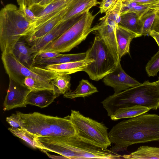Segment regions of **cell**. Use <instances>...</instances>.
<instances>
[{
    "label": "cell",
    "instance_id": "1",
    "mask_svg": "<svg viewBox=\"0 0 159 159\" xmlns=\"http://www.w3.org/2000/svg\"><path fill=\"white\" fill-rule=\"evenodd\" d=\"M114 145L110 148L116 153L135 144L159 141V115L145 113L123 120L108 132Z\"/></svg>",
    "mask_w": 159,
    "mask_h": 159
},
{
    "label": "cell",
    "instance_id": "2",
    "mask_svg": "<svg viewBox=\"0 0 159 159\" xmlns=\"http://www.w3.org/2000/svg\"><path fill=\"white\" fill-rule=\"evenodd\" d=\"M42 150L57 153L67 159H116L122 156L114 153L78 131L75 135L54 137L38 136Z\"/></svg>",
    "mask_w": 159,
    "mask_h": 159
},
{
    "label": "cell",
    "instance_id": "3",
    "mask_svg": "<svg viewBox=\"0 0 159 159\" xmlns=\"http://www.w3.org/2000/svg\"><path fill=\"white\" fill-rule=\"evenodd\" d=\"M109 116L120 107L135 105L156 110L159 108V81H145L107 97L101 102Z\"/></svg>",
    "mask_w": 159,
    "mask_h": 159
},
{
    "label": "cell",
    "instance_id": "4",
    "mask_svg": "<svg viewBox=\"0 0 159 159\" xmlns=\"http://www.w3.org/2000/svg\"><path fill=\"white\" fill-rule=\"evenodd\" d=\"M16 113L19 116L21 128L37 137L67 136L78 132L75 125L66 117L51 116L36 112Z\"/></svg>",
    "mask_w": 159,
    "mask_h": 159
},
{
    "label": "cell",
    "instance_id": "5",
    "mask_svg": "<svg viewBox=\"0 0 159 159\" xmlns=\"http://www.w3.org/2000/svg\"><path fill=\"white\" fill-rule=\"evenodd\" d=\"M31 22L12 4H7L0 11V47L2 52H12L20 38L29 29Z\"/></svg>",
    "mask_w": 159,
    "mask_h": 159
},
{
    "label": "cell",
    "instance_id": "6",
    "mask_svg": "<svg viewBox=\"0 0 159 159\" xmlns=\"http://www.w3.org/2000/svg\"><path fill=\"white\" fill-rule=\"evenodd\" d=\"M98 13L93 15L89 11L84 13L63 34L39 52L51 51L61 53L70 52L84 41L90 33L96 30L95 26L91 28V25Z\"/></svg>",
    "mask_w": 159,
    "mask_h": 159
},
{
    "label": "cell",
    "instance_id": "7",
    "mask_svg": "<svg viewBox=\"0 0 159 159\" xmlns=\"http://www.w3.org/2000/svg\"><path fill=\"white\" fill-rule=\"evenodd\" d=\"M1 59L6 72L9 78L23 86L26 77L43 82H51L59 74L44 67L27 66L21 62L13 52H2Z\"/></svg>",
    "mask_w": 159,
    "mask_h": 159
},
{
    "label": "cell",
    "instance_id": "8",
    "mask_svg": "<svg viewBox=\"0 0 159 159\" xmlns=\"http://www.w3.org/2000/svg\"><path fill=\"white\" fill-rule=\"evenodd\" d=\"M86 59H94L83 70L90 79L98 81L115 69L117 64L106 45L98 34L91 47L86 52Z\"/></svg>",
    "mask_w": 159,
    "mask_h": 159
},
{
    "label": "cell",
    "instance_id": "9",
    "mask_svg": "<svg viewBox=\"0 0 159 159\" xmlns=\"http://www.w3.org/2000/svg\"><path fill=\"white\" fill-rule=\"evenodd\" d=\"M66 117L73 123L79 132L90 139L106 148L111 146L108 128L103 124L74 110Z\"/></svg>",
    "mask_w": 159,
    "mask_h": 159
},
{
    "label": "cell",
    "instance_id": "10",
    "mask_svg": "<svg viewBox=\"0 0 159 159\" xmlns=\"http://www.w3.org/2000/svg\"><path fill=\"white\" fill-rule=\"evenodd\" d=\"M100 21L95 25L98 35L106 45L116 64L120 62L116 30L117 25L114 22L104 18H100Z\"/></svg>",
    "mask_w": 159,
    "mask_h": 159
},
{
    "label": "cell",
    "instance_id": "11",
    "mask_svg": "<svg viewBox=\"0 0 159 159\" xmlns=\"http://www.w3.org/2000/svg\"><path fill=\"white\" fill-rule=\"evenodd\" d=\"M103 82L106 85L112 88L115 93H118L141 83L131 77L124 71L120 62L112 72L105 76Z\"/></svg>",
    "mask_w": 159,
    "mask_h": 159
},
{
    "label": "cell",
    "instance_id": "12",
    "mask_svg": "<svg viewBox=\"0 0 159 159\" xmlns=\"http://www.w3.org/2000/svg\"><path fill=\"white\" fill-rule=\"evenodd\" d=\"M9 80L8 88L3 102V110L26 107V99L31 91L25 86L20 84L10 78Z\"/></svg>",
    "mask_w": 159,
    "mask_h": 159
},
{
    "label": "cell",
    "instance_id": "13",
    "mask_svg": "<svg viewBox=\"0 0 159 159\" xmlns=\"http://www.w3.org/2000/svg\"><path fill=\"white\" fill-rule=\"evenodd\" d=\"M80 17L61 22L47 34L31 43L30 44L32 53L34 54L41 51L49 43L63 34Z\"/></svg>",
    "mask_w": 159,
    "mask_h": 159
},
{
    "label": "cell",
    "instance_id": "14",
    "mask_svg": "<svg viewBox=\"0 0 159 159\" xmlns=\"http://www.w3.org/2000/svg\"><path fill=\"white\" fill-rule=\"evenodd\" d=\"M99 2L98 0H72L61 22L80 17Z\"/></svg>",
    "mask_w": 159,
    "mask_h": 159
},
{
    "label": "cell",
    "instance_id": "15",
    "mask_svg": "<svg viewBox=\"0 0 159 159\" xmlns=\"http://www.w3.org/2000/svg\"><path fill=\"white\" fill-rule=\"evenodd\" d=\"M59 96L52 90L31 91L26 97L25 103L26 105H33L43 108L50 105Z\"/></svg>",
    "mask_w": 159,
    "mask_h": 159
},
{
    "label": "cell",
    "instance_id": "16",
    "mask_svg": "<svg viewBox=\"0 0 159 159\" xmlns=\"http://www.w3.org/2000/svg\"><path fill=\"white\" fill-rule=\"evenodd\" d=\"M94 61L93 59L85 58L77 61L48 65L44 67L48 70L55 71L58 74H70L83 71Z\"/></svg>",
    "mask_w": 159,
    "mask_h": 159
},
{
    "label": "cell",
    "instance_id": "17",
    "mask_svg": "<svg viewBox=\"0 0 159 159\" xmlns=\"http://www.w3.org/2000/svg\"><path fill=\"white\" fill-rule=\"evenodd\" d=\"M116 37L120 58L129 54L130 44L132 39L141 36L118 24L116 27Z\"/></svg>",
    "mask_w": 159,
    "mask_h": 159
},
{
    "label": "cell",
    "instance_id": "18",
    "mask_svg": "<svg viewBox=\"0 0 159 159\" xmlns=\"http://www.w3.org/2000/svg\"><path fill=\"white\" fill-rule=\"evenodd\" d=\"M69 5L61 13L45 23L37 30L24 37L25 41L30 44L49 32L61 22L63 16L67 11Z\"/></svg>",
    "mask_w": 159,
    "mask_h": 159
},
{
    "label": "cell",
    "instance_id": "19",
    "mask_svg": "<svg viewBox=\"0 0 159 159\" xmlns=\"http://www.w3.org/2000/svg\"><path fill=\"white\" fill-rule=\"evenodd\" d=\"M72 0H56L49 4L41 6L34 4L30 8L37 18L40 17L66 8Z\"/></svg>",
    "mask_w": 159,
    "mask_h": 159
},
{
    "label": "cell",
    "instance_id": "20",
    "mask_svg": "<svg viewBox=\"0 0 159 159\" xmlns=\"http://www.w3.org/2000/svg\"><path fill=\"white\" fill-rule=\"evenodd\" d=\"M151 110L148 107L138 105L120 107L116 110L110 117L113 120L130 118L146 113Z\"/></svg>",
    "mask_w": 159,
    "mask_h": 159
},
{
    "label": "cell",
    "instance_id": "21",
    "mask_svg": "<svg viewBox=\"0 0 159 159\" xmlns=\"http://www.w3.org/2000/svg\"><path fill=\"white\" fill-rule=\"evenodd\" d=\"M86 52L71 54H62L60 56L50 59L40 60L34 61L33 65H47L71 62L77 61L85 59Z\"/></svg>",
    "mask_w": 159,
    "mask_h": 159
},
{
    "label": "cell",
    "instance_id": "22",
    "mask_svg": "<svg viewBox=\"0 0 159 159\" xmlns=\"http://www.w3.org/2000/svg\"><path fill=\"white\" fill-rule=\"evenodd\" d=\"M98 92L97 88L88 80L82 79L75 90H70L64 94L63 96L70 99L78 97L84 98Z\"/></svg>",
    "mask_w": 159,
    "mask_h": 159
},
{
    "label": "cell",
    "instance_id": "23",
    "mask_svg": "<svg viewBox=\"0 0 159 159\" xmlns=\"http://www.w3.org/2000/svg\"><path fill=\"white\" fill-rule=\"evenodd\" d=\"M12 52L22 63L27 66L33 65L34 54L25 41L19 40L15 45Z\"/></svg>",
    "mask_w": 159,
    "mask_h": 159
},
{
    "label": "cell",
    "instance_id": "24",
    "mask_svg": "<svg viewBox=\"0 0 159 159\" xmlns=\"http://www.w3.org/2000/svg\"><path fill=\"white\" fill-rule=\"evenodd\" d=\"M123 158L129 159H159V147L142 146L129 154L122 156Z\"/></svg>",
    "mask_w": 159,
    "mask_h": 159
},
{
    "label": "cell",
    "instance_id": "25",
    "mask_svg": "<svg viewBox=\"0 0 159 159\" xmlns=\"http://www.w3.org/2000/svg\"><path fill=\"white\" fill-rule=\"evenodd\" d=\"M140 19L135 13H127L121 16L119 24L141 36L142 26Z\"/></svg>",
    "mask_w": 159,
    "mask_h": 159
},
{
    "label": "cell",
    "instance_id": "26",
    "mask_svg": "<svg viewBox=\"0 0 159 159\" xmlns=\"http://www.w3.org/2000/svg\"><path fill=\"white\" fill-rule=\"evenodd\" d=\"M71 77L70 74H59L51 83L54 93L60 95H64L70 90Z\"/></svg>",
    "mask_w": 159,
    "mask_h": 159
},
{
    "label": "cell",
    "instance_id": "27",
    "mask_svg": "<svg viewBox=\"0 0 159 159\" xmlns=\"http://www.w3.org/2000/svg\"><path fill=\"white\" fill-rule=\"evenodd\" d=\"M8 129L15 136L21 139L32 148L42 150L41 146L36 141L37 137L22 128L9 127Z\"/></svg>",
    "mask_w": 159,
    "mask_h": 159
},
{
    "label": "cell",
    "instance_id": "28",
    "mask_svg": "<svg viewBox=\"0 0 159 159\" xmlns=\"http://www.w3.org/2000/svg\"><path fill=\"white\" fill-rule=\"evenodd\" d=\"M157 11L149 9L140 19L142 26V36L149 35L152 25L157 15Z\"/></svg>",
    "mask_w": 159,
    "mask_h": 159
},
{
    "label": "cell",
    "instance_id": "29",
    "mask_svg": "<svg viewBox=\"0 0 159 159\" xmlns=\"http://www.w3.org/2000/svg\"><path fill=\"white\" fill-rule=\"evenodd\" d=\"M24 84L31 91L45 90L53 91V88L51 82L41 81L31 77H26L24 80Z\"/></svg>",
    "mask_w": 159,
    "mask_h": 159
},
{
    "label": "cell",
    "instance_id": "30",
    "mask_svg": "<svg viewBox=\"0 0 159 159\" xmlns=\"http://www.w3.org/2000/svg\"><path fill=\"white\" fill-rule=\"evenodd\" d=\"M145 70L149 77L157 75L159 71V50L148 62Z\"/></svg>",
    "mask_w": 159,
    "mask_h": 159
},
{
    "label": "cell",
    "instance_id": "31",
    "mask_svg": "<svg viewBox=\"0 0 159 159\" xmlns=\"http://www.w3.org/2000/svg\"><path fill=\"white\" fill-rule=\"evenodd\" d=\"M122 6V0H120L116 6L112 9L106 13L104 18L114 22L117 25L121 20V13Z\"/></svg>",
    "mask_w": 159,
    "mask_h": 159
},
{
    "label": "cell",
    "instance_id": "32",
    "mask_svg": "<svg viewBox=\"0 0 159 159\" xmlns=\"http://www.w3.org/2000/svg\"><path fill=\"white\" fill-rule=\"evenodd\" d=\"M120 0H102L99 2V11L98 12L106 13L113 8Z\"/></svg>",
    "mask_w": 159,
    "mask_h": 159
},
{
    "label": "cell",
    "instance_id": "33",
    "mask_svg": "<svg viewBox=\"0 0 159 159\" xmlns=\"http://www.w3.org/2000/svg\"><path fill=\"white\" fill-rule=\"evenodd\" d=\"M62 54L51 51L38 52L34 54V61L38 60L50 59L58 57Z\"/></svg>",
    "mask_w": 159,
    "mask_h": 159
},
{
    "label": "cell",
    "instance_id": "34",
    "mask_svg": "<svg viewBox=\"0 0 159 159\" xmlns=\"http://www.w3.org/2000/svg\"><path fill=\"white\" fill-rule=\"evenodd\" d=\"M149 5H137L128 10L125 13L129 12L135 13L140 18L149 10Z\"/></svg>",
    "mask_w": 159,
    "mask_h": 159
},
{
    "label": "cell",
    "instance_id": "35",
    "mask_svg": "<svg viewBox=\"0 0 159 159\" xmlns=\"http://www.w3.org/2000/svg\"><path fill=\"white\" fill-rule=\"evenodd\" d=\"M19 8L22 11L25 16L32 23L34 22L37 20V17L34 12L29 7L26 6L22 4L19 5Z\"/></svg>",
    "mask_w": 159,
    "mask_h": 159
},
{
    "label": "cell",
    "instance_id": "36",
    "mask_svg": "<svg viewBox=\"0 0 159 159\" xmlns=\"http://www.w3.org/2000/svg\"><path fill=\"white\" fill-rule=\"evenodd\" d=\"M6 120L11 127L21 128L19 116L16 113L12 114L11 116L6 117Z\"/></svg>",
    "mask_w": 159,
    "mask_h": 159
},
{
    "label": "cell",
    "instance_id": "37",
    "mask_svg": "<svg viewBox=\"0 0 159 159\" xmlns=\"http://www.w3.org/2000/svg\"><path fill=\"white\" fill-rule=\"evenodd\" d=\"M123 3L134 2L139 5H151L159 1V0H122Z\"/></svg>",
    "mask_w": 159,
    "mask_h": 159
},
{
    "label": "cell",
    "instance_id": "38",
    "mask_svg": "<svg viewBox=\"0 0 159 159\" xmlns=\"http://www.w3.org/2000/svg\"><path fill=\"white\" fill-rule=\"evenodd\" d=\"M18 4H24L30 8L34 4V0H17Z\"/></svg>",
    "mask_w": 159,
    "mask_h": 159
},
{
    "label": "cell",
    "instance_id": "39",
    "mask_svg": "<svg viewBox=\"0 0 159 159\" xmlns=\"http://www.w3.org/2000/svg\"><path fill=\"white\" fill-rule=\"evenodd\" d=\"M151 30H153L159 33V16L157 15L152 25Z\"/></svg>",
    "mask_w": 159,
    "mask_h": 159
},
{
    "label": "cell",
    "instance_id": "40",
    "mask_svg": "<svg viewBox=\"0 0 159 159\" xmlns=\"http://www.w3.org/2000/svg\"><path fill=\"white\" fill-rule=\"evenodd\" d=\"M149 35L155 39L159 47V33L153 30H151L149 32Z\"/></svg>",
    "mask_w": 159,
    "mask_h": 159
},
{
    "label": "cell",
    "instance_id": "41",
    "mask_svg": "<svg viewBox=\"0 0 159 159\" xmlns=\"http://www.w3.org/2000/svg\"><path fill=\"white\" fill-rule=\"evenodd\" d=\"M149 9H153L157 11H159V1L149 6Z\"/></svg>",
    "mask_w": 159,
    "mask_h": 159
},
{
    "label": "cell",
    "instance_id": "42",
    "mask_svg": "<svg viewBox=\"0 0 159 159\" xmlns=\"http://www.w3.org/2000/svg\"><path fill=\"white\" fill-rule=\"evenodd\" d=\"M41 151L44 152L50 158L55 159H67L66 157L62 156H57L55 155H52L50 154L48 152L46 151L43 150H42Z\"/></svg>",
    "mask_w": 159,
    "mask_h": 159
},
{
    "label": "cell",
    "instance_id": "43",
    "mask_svg": "<svg viewBox=\"0 0 159 159\" xmlns=\"http://www.w3.org/2000/svg\"><path fill=\"white\" fill-rule=\"evenodd\" d=\"M55 0H43L41 2H40L38 4H39L41 6H44L49 4V3Z\"/></svg>",
    "mask_w": 159,
    "mask_h": 159
},
{
    "label": "cell",
    "instance_id": "44",
    "mask_svg": "<svg viewBox=\"0 0 159 159\" xmlns=\"http://www.w3.org/2000/svg\"><path fill=\"white\" fill-rule=\"evenodd\" d=\"M43 0H34V4H38Z\"/></svg>",
    "mask_w": 159,
    "mask_h": 159
},
{
    "label": "cell",
    "instance_id": "45",
    "mask_svg": "<svg viewBox=\"0 0 159 159\" xmlns=\"http://www.w3.org/2000/svg\"><path fill=\"white\" fill-rule=\"evenodd\" d=\"M157 15L159 16V11H157Z\"/></svg>",
    "mask_w": 159,
    "mask_h": 159
},
{
    "label": "cell",
    "instance_id": "46",
    "mask_svg": "<svg viewBox=\"0 0 159 159\" xmlns=\"http://www.w3.org/2000/svg\"><path fill=\"white\" fill-rule=\"evenodd\" d=\"M158 81H159V79H158Z\"/></svg>",
    "mask_w": 159,
    "mask_h": 159
}]
</instances>
